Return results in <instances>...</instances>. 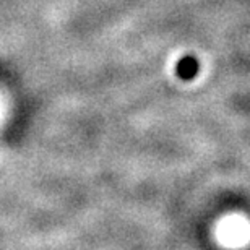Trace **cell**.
Here are the masks:
<instances>
[{
	"label": "cell",
	"mask_w": 250,
	"mask_h": 250,
	"mask_svg": "<svg viewBox=\"0 0 250 250\" xmlns=\"http://www.w3.org/2000/svg\"><path fill=\"white\" fill-rule=\"evenodd\" d=\"M177 75L181 77L182 80H192L195 75L198 73V62L197 59L192 57V56H187L179 61L177 63Z\"/></svg>",
	"instance_id": "obj_1"
}]
</instances>
